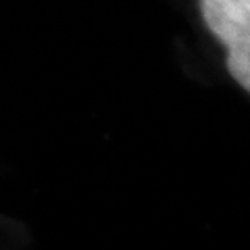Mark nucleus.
I'll return each mask as SVG.
<instances>
[{"label": "nucleus", "instance_id": "obj_1", "mask_svg": "<svg viewBox=\"0 0 250 250\" xmlns=\"http://www.w3.org/2000/svg\"><path fill=\"white\" fill-rule=\"evenodd\" d=\"M208 31L228 50V71L244 92L250 90V0H200Z\"/></svg>", "mask_w": 250, "mask_h": 250}]
</instances>
